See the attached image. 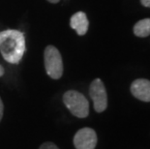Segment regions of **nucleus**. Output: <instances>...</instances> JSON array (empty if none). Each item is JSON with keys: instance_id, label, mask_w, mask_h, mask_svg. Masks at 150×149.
I'll list each match as a JSON object with an SVG mask.
<instances>
[{"instance_id": "1", "label": "nucleus", "mask_w": 150, "mask_h": 149, "mask_svg": "<svg viewBox=\"0 0 150 149\" xmlns=\"http://www.w3.org/2000/svg\"><path fill=\"white\" fill-rule=\"evenodd\" d=\"M25 52V38L22 32L7 29L0 32V52L6 61L18 64Z\"/></svg>"}, {"instance_id": "2", "label": "nucleus", "mask_w": 150, "mask_h": 149, "mask_svg": "<svg viewBox=\"0 0 150 149\" xmlns=\"http://www.w3.org/2000/svg\"><path fill=\"white\" fill-rule=\"evenodd\" d=\"M63 103L65 104L73 115L79 118H84L89 113V103L84 95L78 91L70 90L63 95Z\"/></svg>"}, {"instance_id": "3", "label": "nucleus", "mask_w": 150, "mask_h": 149, "mask_svg": "<svg viewBox=\"0 0 150 149\" xmlns=\"http://www.w3.org/2000/svg\"><path fill=\"white\" fill-rule=\"evenodd\" d=\"M45 68L47 74L53 80H58L63 75V62L59 50L53 46H47L44 52Z\"/></svg>"}, {"instance_id": "4", "label": "nucleus", "mask_w": 150, "mask_h": 149, "mask_svg": "<svg viewBox=\"0 0 150 149\" xmlns=\"http://www.w3.org/2000/svg\"><path fill=\"white\" fill-rule=\"evenodd\" d=\"M89 95L94 104V109L97 112H103L108 107V95L106 87L100 78L92 81L89 88Z\"/></svg>"}, {"instance_id": "5", "label": "nucleus", "mask_w": 150, "mask_h": 149, "mask_svg": "<svg viewBox=\"0 0 150 149\" xmlns=\"http://www.w3.org/2000/svg\"><path fill=\"white\" fill-rule=\"evenodd\" d=\"M97 144V135L93 129L82 128L74 137V145L76 149H95Z\"/></svg>"}, {"instance_id": "6", "label": "nucleus", "mask_w": 150, "mask_h": 149, "mask_svg": "<svg viewBox=\"0 0 150 149\" xmlns=\"http://www.w3.org/2000/svg\"><path fill=\"white\" fill-rule=\"evenodd\" d=\"M131 92L137 99L150 102V81L144 78L136 80L131 85Z\"/></svg>"}, {"instance_id": "7", "label": "nucleus", "mask_w": 150, "mask_h": 149, "mask_svg": "<svg viewBox=\"0 0 150 149\" xmlns=\"http://www.w3.org/2000/svg\"><path fill=\"white\" fill-rule=\"evenodd\" d=\"M70 25L79 35H81V36L85 35L89 26V23L85 13L78 12L73 15L71 20H70Z\"/></svg>"}, {"instance_id": "8", "label": "nucleus", "mask_w": 150, "mask_h": 149, "mask_svg": "<svg viewBox=\"0 0 150 149\" xmlns=\"http://www.w3.org/2000/svg\"><path fill=\"white\" fill-rule=\"evenodd\" d=\"M134 33L138 37H147L150 35V18L139 20L134 26Z\"/></svg>"}, {"instance_id": "9", "label": "nucleus", "mask_w": 150, "mask_h": 149, "mask_svg": "<svg viewBox=\"0 0 150 149\" xmlns=\"http://www.w3.org/2000/svg\"><path fill=\"white\" fill-rule=\"evenodd\" d=\"M40 149H59V148L54 143H52V142H45L44 144L41 145Z\"/></svg>"}, {"instance_id": "10", "label": "nucleus", "mask_w": 150, "mask_h": 149, "mask_svg": "<svg viewBox=\"0 0 150 149\" xmlns=\"http://www.w3.org/2000/svg\"><path fill=\"white\" fill-rule=\"evenodd\" d=\"M3 109H4V106H3L2 100H1V98H0V121H1L2 116H3Z\"/></svg>"}, {"instance_id": "11", "label": "nucleus", "mask_w": 150, "mask_h": 149, "mask_svg": "<svg viewBox=\"0 0 150 149\" xmlns=\"http://www.w3.org/2000/svg\"><path fill=\"white\" fill-rule=\"evenodd\" d=\"M140 2L144 7H150V0H140Z\"/></svg>"}, {"instance_id": "12", "label": "nucleus", "mask_w": 150, "mask_h": 149, "mask_svg": "<svg viewBox=\"0 0 150 149\" xmlns=\"http://www.w3.org/2000/svg\"><path fill=\"white\" fill-rule=\"evenodd\" d=\"M3 75H4V68L0 65V77H2Z\"/></svg>"}, {"instance_id": "13", "label": "nucleus", "mask_w": 150, "mask_h": 149, "mask_svg": "<svg viewBox=\"0 0 150 149\" xmlns=\"http://www.w3.org/2000/svg\"><path fill=\"white\" fill-rule=\"evenodd\" d=\"M49 2H50V3H53V4H55V3H58L60 0H47Z\"/></svg>"}]
</instances>
